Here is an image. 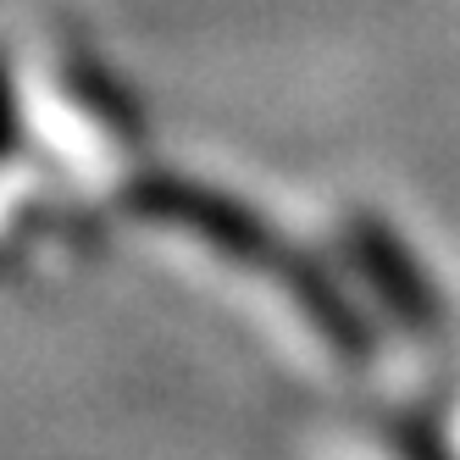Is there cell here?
Segmentation results:
<instances>
[{"mask_svg":"<svg viewBox=\"0 0 460 460\" xmlns=\"http://www.w3.org/2000/svg\"><path fill=\"white\" fill-rule=\"evenodd\" d=\"M111 217L145 227L150 239L172 244L178 255H194L206 272H222L227 283H239L250 305L272 311L316 349L339 355L344 367H367L377 355L372 322L349 300L333 261H316L311 250L283 239V227H272L239 194H222L206 178H189L150 161L122 189Z\"/></svg>","mask_w":460,"mask_h":460,"instance_id":"obj_1","label":"cell"},{"mask_svg":"<svg viewBox=\"0 0 460 460\" xmlns=\"http://www.w3.org/2000/svg\"><path fill=\"white\" fill-rule=\"evenodd\" d=\"M17 78L34 155L89 211L111 217L122 189L150 167V134L128 89L84 40L56 28L28 56H17Z\"/></svg>","mask_w":460,"mask_h":460,"instance_id":"obj_2","label":"cell"},{"mask_svg":"<svg viewBox=\"0 0 460 460\" xmlns=\"http://www.w3.org/2000/svg\"><path fill=\"white\" fill-rule=\"evenodd\" d=\"M333 272L372 327H400L411 339H433L444 327L433 278L377 211H344L333 222Z\"/></svg>","mask_w":460,"mask_h":460,"instance_id":"obj_3","label":"cell"},{"mask_svg":"<svg viewBox=\"0 0 460 460\" xmlns=\"http://www.w3.org/2000/svg\"><path fill=\"white\" fill-rule=\"evenodd\" d=\"M34 167V139L22 117V78H17V50L0 45V189L17 172Z\"/></svg>","mask_w":460,"mask_h":460,"instance_id":"obj_4","label":"cell"}]
</instances>
